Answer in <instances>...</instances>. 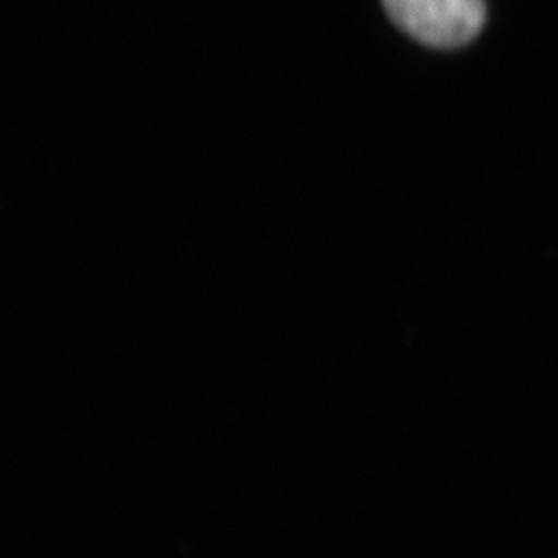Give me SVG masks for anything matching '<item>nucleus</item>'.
<instances>
[{"instance_id":"1","label":"nucleus","mask_w":558,"mask_h":558,"mask_svg":"<svg viewBox=\"0 0 558 558\" xmlns=\"http://www.w3.org/2000/svg\"><path fill=\"white\" fill-rule=\"evenodd\" d=\"M399 29L430 48H459L474 40L486 21L484 0H383Z\"/></svg>"}]
</instances>
